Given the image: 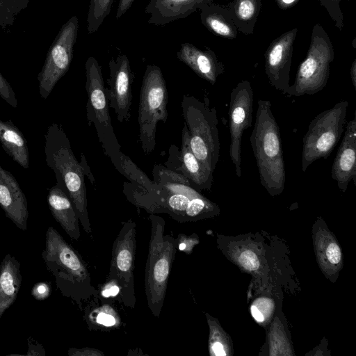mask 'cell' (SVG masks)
<instances>
[{
	"mask_svg": "<svg viewBox=\"0 0 356 356\" xmlns=\"http://www.w3.org/2000/svg\"><path fill=\"white\" fill-rule=\"evenodd\" d=\"M253 90L248 81L238 83L230 94L229 128V156L236 175L241 176V140L244 131L251 127L253 112Z\"/></svg>",
	"mask_w": 356,
	"mask_h": 356,
	"instance_id": "cell-12",
	"label": "cell"
},
{
	"mask_svg": "<svg viewBox=\"0 0 356 356\" xmlns=\"http://www.w3.org/2000/svg\"><path fill=\"white\" fill-rule=\"evenodd\" d=\"M120 293V288L115 283L107 282L105 287L102 291V296L104 298L110 296H118Z\"/></svg>",
	"mask_w": 356,
	"mask_h": 356,
	"instance_id": "cell-32",
	"label": "cell"
},
{
	"mask_svg": "<svg viewBox=\"0 0 356 356\" xmlns=\"http://www.w3.org/2000/svg\"><path fill=\"white\" fill-rule=\"evenodd\" d=\"M136 0H120L115 17L119 19L131 8Z\"/></svg>",
	"mask_w": 356,
	"mask_h": 356,
	"instance_id": "cell-33",
	"label": "cell"
},
{
	"mask_svg": "<svg viewBox=\"0 0 356 356\" xmlns=\"http://www.w3.org/2000/svg\"><path fill=\"white\" fill-rule=\"evenodd\" d=\"M285 3H291L295 0H282Z\"/></svg>",
	"mask_w": 356,
	"mask_h": 356,
	"instance_id": "cell-38",
	"label": "cell"
},
{
	"mask_svg": "<svg viewBox=\"0 0 356 356\" xmlns=\"http://www.w3.org/2000/svg\"><path fill=\"white\" fill-rule=\"evenodd\" d=\"M204 22L215 33L221 35H228L230 33L229 28L222 21L209 14L204 15Z\"/></svg>",
	"mask_w": 356,
	"mask_h": 356,
	"instance_id": "cell-26",
	"label": "cell"
},
{
	"mask_svg": "<svg viewBox=\"0 0 356 356\" xmlns=\"http://www.w3.org/2000/svg\"><path fill=\"white\" fill-rule=\"evenodd\" d=\"M44 138L45 162L55 173L56 184L68 195L83 230L90 234L92 231L88 217L83 168L75 157L60 124L54 122L49 125Z\"/></svg>",
	"mask_w": 356,
	"mask_h": 356,
	"instance_id": "cell-3",
	"label": "cell"
},
{
	"mask_svg": "<svg viewBox=\"0 0 356 356\" xmlns=\"http://www.w3.org/2000/svg\"><path fill=\"white\" fill-rule=\"evenodd\" d=\"M250 141L261 185L272 195L280 193L286 181L285 164L280 128L269 100L257 102Z\"/></svg>",
	"mask_w": 356,
	"mask_h": 356,
	"instance_id": "cell-4",
	"label": "cell"
},
{
	"mask_svg": "<svg viewBox=\"0 0 356 356\" xmlns=\"http://www.w3.org/2000/svg\"><path fill=\"white\" fill-rule=\"evenodd\" d=\"M168 90L161 68L155 65L146 67L140 88L138 124L141 148L145 154L152 153L156 145L159 122L168 118Z\"/></svg>",
	"mask_w": 356,
	"mask_h": 356,
	"instance_id": "cell-8",
	"label": "cell"
},
{
	"mask_svg": "<svg viewBox=\"0 0 356 356\" xmlns=\"http://www.w3.org/2000/svg\"><path fill=\"white\" fill-rule=\"evenodd\" d=\"M348 105L346 100L339 102L310 122L302 140V172L315 161L325 159L331 154L344 131Z\"/></svg>",
	"mask_w": 356,
	"mask_h": 356,
	"instance_id": "cell-9",
	"label": "cell"
},
{
	"mask_svg": "<svg viewBox=\"0 0 356 356\" xmlns=\"http://www.w3.org/2000/svg\"><path fill=\"white\" fill-rule=\"evenodd\" d=\"M114 0H90L87 17L89 34L97 31L111 12Z\"/></svg>",
	"mask_w": 356,
	"mask_h": 356,
	"instance_id": "cell-22",
	"label": "cell"
},
{
	"mask_svg": "<svg viewBox=\"0 0 356 356\" xmlns=\"http://www.w3.org/2000/svg\"><path fill=\"white\" fill-rule=\"evenodd\" d=\"M351 80L353 85V87L355 88L356 87V67L355 63H354L350 71Z\"/></svg>",
	"mask_w": 356,
	"mask_h": 356,
	"instance_id": "cell-37",
	"label": "cell"
},
{
	"mask_svg": "<svg viewBox=\"0 0 356 356\" xmlns=\"http://www.w3.org/2000/svg\"><path fill=\"white\" fill-rule=\"evenodd\" d=\"M164 166L186 177L197 190H210L213 183V172L207 170L193 154L186 125L181 131V145L179 149L172 145L169 156Z\"/></svg>",
	"mask_w": 356,
	"mask_h": 356,
	"instance_id": "cell-14",
	"label": "cell"
},
{
	"mask_svg": "<svg viewBox=\"0 0 356 356\" xmlns=\"http://www.w3.org/2000/svg\"><path fill=\"white\" fill-rule=\"evenodd\" d=\"M78 29L77 17H71L62 26L48 51L43 67L38 76L39 93L44 99L69 70Z\"/></svg>",
	"mask_w": 356,
	"mask_h": 356,
	"instance_id": "cell-11",
	"label": "cell"
},
{
	"mask_svg": "<svg viewBox=\"0 0 356 356\" xmlns=\"http://www.w3.org/2000/svg\"><path fill=\"white\" fill-rule=\"evenodd\" d=\"M332 178L337 186L345 192L348 184L356 181V119L350 120L345 129V134L338 148L332 170Z\"/></svg>",
	"mask_w": 356,
	"mask_h": 356,
	"instance_id": "cell-15",
	"label": "cell"
},
{
	"mask_svg": "<svg viewBox=\"0 0 356 356\" xmlns=\"http://www.w3.org/2000/svg\"><path fill=\"white\" fill-rule=\"evenodd\" d=\"M153 186L146 191L131 182H124L123 193L134 206L149 214L166 213L184 223L209 212L213 204L183 175L164 165H155Z\"/></svg>",
	"mask_w": 356,
	"mask_h": 356,
	"instance_id": "cell-1",
	"label": "cell"
},
{
	"mask_svg": "<svg viewBox=\"0 0 356 356\" xmlns=\"http://www.w3.org/2000/svg\"><path fill=\"white\" fill-rule=\"evenodd\" d=\"M85 69L88 96L86 107L88 124L95 127L104 154L120 172L123 153L111 124L102 67L95 57L90 56L85 63Z\"/></svg>",
	"mask_w": 356,
	"mask_h": 356,
	"instance_id": "cell-6",
	"label": "cell"
},
{
	"mask_svg": "<svg viewBox=\"0 0 356 356\" xmlns=\"http://www.w3.org/2000/svg\"><path fill=\"white\" fill-rule=\"evenodd\" d=\"M211 350L216 355L222 356L226 355L223 346L220 342L213 343L211 346Z\"/></svg>",
	"mask_w": 356,
	"mask_h": 356,
	"instance_id": "cell-35",
	"label": "cell"
},
{
	"mask_svg": "<svg viewBox=\"0 0 356 356\" xmlns=\"http://www.w3.org/2000/svg\"><path fill=\"white\" fill-rule=\"evenodd\" d=\"M22 281L19 262L7 254L0 264V318L15 301Z\"/></svg>",
	"mask_w": 356,
	"mask_h": 356,
	"instance_id": "cell-19",
	"label": "cell"
},
{
	"mask_svg": "<svg viewBox=\"0 0 356 356\" xmlns=\"http://www.w3.org/2000/svg\"><path fill=\"white\" fill-rule=\"evenodd\" d=\"M108 67L109 88H105V92L109 108L114 111L119 122H127L131 118L134 80L129 58L125 54L119 55L111 59Z\"/></svg>",
	"mask_w": 356,
	"mask_h": 356,
	"instance_id": "cell-13",
	"label": "cell"
},
{
	"mask_svg": "<svg viewBox=\"0 0 356 356\" xmlns=\"http://www.w3.org/2000/svg\"><path fill=\"white\" fill-rule=\"evenodd\" d=\"M328 260L332 264H338L341 260V251L336 243H330L326 250Z\"/></svg>",
	"mask_w": 356,
	"mask_h": 356,
	"instance_id": "cell-31",
	"label": "cell"
},
{
	"mask_svg": "<svg viewBox=\"0 0 356 356\" xmlns=\"http://www.w3.org/2000/svg\"><path fill=\"white\" fill-rule=\"evenodd\" d=\"M150 238L145 270V291L148 308L159 318L163 306L168 281L177 250L176 240L165 232V221L150 214Z\"/></svg>",
	"mask_w": 356,
	"mask_h": 356,
	"instance_id": "cell-5",
	"label": "cell"
},
{
	"mask_svg": "<svg viewBox=\"0 0 356 356\" xmlns=\"http://www.w3.org/2000/svg\"><path fill=\"white\" fill-rule=\"evenodd\" d=\"M238 15L243 19L250 18L254 13V6L250 0H243L238 6Z\"/></svg>",
	"mask_w": 356,
	"mask_h": 356,
	"instance_id": "cell-29",
	"label": "cell"
},
{
	"mask_svg": "<svg viewBox=\"0 0 356 356\" xmlns=\"http://www.w3.org/2000/svg\"><path fill=\"white\" fill-rule=\"evenodd\" d=\"M51 286L47 282H39L33 287L32 296L38 300H43L51 294Z\"/></svg>",
	"mask_w": 356,
	"mask_h": 356,
	"instance_id": "cell-28",
	"label": "cell"
},
{
	"mask_svg": "<svg viewBox=\"0 0 356 356\" xmlns=\"http://www.w3.org/2000/svg\"><path fill=\"white\" fill-rule=\"evenodd\" d=\"M81 164L83 168V171H84V173H85V175H87V177H88V179H90V182L94 184L95 183V179L93 178V176L90 170V168L87 164V162H86V160L84 157V155L83 154H81Z\"/></svg>",
	"mask_w": 356,
	"mask_h": 356,
	"instance_id": "cell-34",
	"label": "cell"
},
{
	"mask_svg": "<svg viewBox=\"0 0 356 356\" xmlns=\"http://www.w3.org/2000/svg\"><path fill=\"white\" fill-rule=\"evenodd\" d=\"M251 313H252V316L257 321H258V322L264 321V315L255 305H252L251 307Z\"/></svg>",
	"mask_w": 356,
	"mask_h": 356,
	"instance_id": "cell-36",
	"label": "cell"
},
{
	"mask_svg": "<svg viewBox=\"0 0 356 356\" xmlns=\"http://www.w3.org/2000/svg\"><path fill=\"white\" fill-rule=\"evenodd\" d=\"M70 356H102L104 354L96 349L84 348L81 349L70 348L68 350Z\"/></svg>",
	"mask_w": 356,
	"mask_h": 356,
	"instance_id": "cell-30",
	"label": "cell"
},
{
	"mask_svg": "<svg viewBox=\"0 0 356 356\" xmlns=\"http://www.w3.org/2000/svg\"><path fill=\"white\" fill-rule=\"evenodd\" d=\"M209 0H150L145 13L149 14L148 23L163 26L186 17Z\"/></svg>",
	"mask_w": 356,
	"mask_h": 356,
	"instance_id": "cell-17",
	"label": "cell"
},
{
	"mask_svg": "<svg viewBox=\"0 0 356 356\" xmlns=\"http://www.w3.org/2000/svg\"><path fill=\"white\" fill-rule=\"evenodd\" d=\"M0 206L20 229H27L28 202L13 175L0 165Z\"/></svg>",
	"mask_w": 356,
	"mask_h": 356,
	"instance_id": "cell-16",
	"label": "cell"
},
{
	"mask_svg": "<svg viewBox=\"0 0 356 356\" xmlns=\"http://www.w3.org/2000/svg\"><path fill=\"white\" fill-rule=\"evenodd\" d=\"M181 108L191 148L200 163L213 173L220 156L217 111L188 95L183 96Z\"/></svg>",
	"mask_w": 356,
	"mask_h": 356,
	"instance_id": "cell-7",
	"label": "cell"
},
{
	"mask_svg": "<svg viewBox=\"0 0 356 356\" xmlns=\"http://www.w3.org/2000/svg\"><path fill=\"white\" fill-rule=\"evenodd\" d=\"M115 315V311L111 306L102 305L92 312L88 315V318L95 317V318H90L89 321L95 322L99 325L113 327L120 323L119 317Z\"/></svg>",
	"mask_w": 356,
	"mask_h": 356,
	"instance_id": "cell-24",
	"label": "cell"
},
{
	"mask_svg": "<svg viewBox=\"0 0 356 356\" xmlns=\"http://www.w3.org/2000/svg\"><path fill=\"white\" fill-rule=\"evenodd\" d=\"M31 0H0V28L13 26L17 15Z\"/></svg>",
	"mask_w": 356,
	"mask_h": 356,
	"instance_id": "cell-23",
	"label": "cell"
},
{
	"mask_svg": "<svg viewBox=\"0 0 356 356\" xmlns=\"http://www.w3.org/2000/svg\"><path fill=\"white\" fill-rule=\"evenodd\" d=\"M177 56L199 76L212 85L216 83L221 70L210 54L203 52L192 44L186 42L181 44Z\"/></svg>",
	"mask_w": 356,
	"mask_h": 356,
	"instance_id": "cell-20",
	"label": "cell"
},
{
	"mask_svg": "<svg viewBox=\"0 0 356 356\" xmlns=\"http://www.w3.org/2000/svg\"><path fill=\"white\" fill-rule=\"evenodd\" d=\"M241 265L247 270H254L258 268L259 262L257 255L250 250H246L239 257Z\"/></svg>",
	"mask_w": 356,
	"mask_h": 356,
	"instance_id": "cell-27",
	"label": "cell"
},
{
	"mask_svg": "<svg viewBox=\"0 0 356 356\" xmlns=\"http://www.w3.org/2000/svg\"><path fill=\"white\" fill-rule=\"evenodd\" d=\"M42 257L47 269L55 277L57 288L79 307L98 296L87 266L80 254L53 227L45 235Z\"/></svg>",
	"mask_w": 356,
	"mask_h": 356,
	"instance_id": "cell-2",
	"label": "cell"
},
{
	"mask_svg": "<svg viewBox=\"0 0 356 356\" xmlns=\"http://www.w3.org/2000/svg\"><path fill=\"white\" fill-rule=\"evenodd\" d=\"M136 252V224L130 219L123 224L113 244L107 282L118 286L119 301L131 308H134L136 302L134 276Z\"/></svg>",
	"mask_w": 356,
	"mask_h": 356,
	"instance_id": "cell-10",
	"label": "cell"
},
{
	"mask_svg": "<svg viewBox=\"0 0 356 356\" xmlns=\"http://www.w3.org/2000/svg\"><path fill=\"white\" fill-rule=\"evenodd\" d=\"M47 202L54 219L71 238L78 241L81 236L79 220L68 195L56 184L49 191Z\"/></svg>",
	"mask_w": 356,
	"mask_h": 356,
	"instance_id": "cell-18",
	"label": "cell"
},
{
	"mask_svg": "<svg viewBox=\"0 0 356 356\" xmlns=\"http://www.w3.org/2000/svg\"><path fill=\"white\" fill-rule=\"evenodd\" d=\"M0 97L13 108L17 106V99L10 84L0 72Z\"/></svg>",
	"mask_w": 356,
	"mask_h": 356,
	"instance_id": "cell-25",
	"label": "cell"
},
{
	"mask_svg": "<svg viewBox=\"0 0 356 356\" xmlns=\"http://www.w3.org/2000/svg\"><path fill=\"white\" fill-rule=\"evenodd\" d=\"M0 143L6 153L21 167H29V154L26 140L11 120H0Z\"/></svg>",
	"mask_w": 356,
	"mask_h": 356,
	"instance_id": "cell-21",
	"label": "cell"
}]
</instances>
